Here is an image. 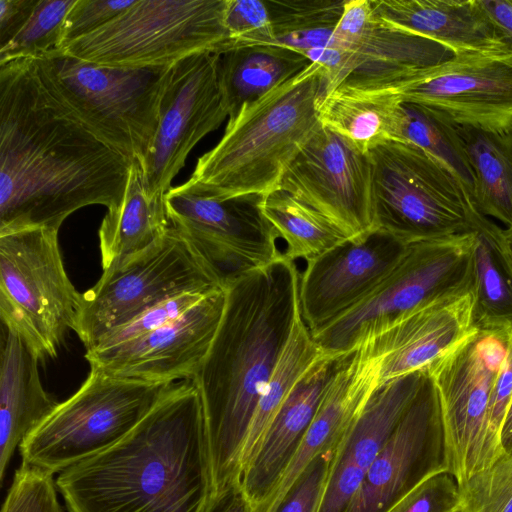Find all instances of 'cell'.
I'll return each instance as SVG.
<instances>
[{
	"label": "cell",
	"instance_id": "c3c4849f",
	"mask_svg": "<svg viewBox=\"0 0 512 512\" xmlns=\"http://www.w3.org/2000/svg\"><path fill=\"white\" fill-rule=\"evenodd\" d=\"M501 40L512 50V0H479Z\"/></svg>",
	"mask_w": 512,
	"mask_h": 512
},
{
	"label": "cell",
	"instance_id": "7c38bea8",
	"mask_svg": "<svg viewBox=\"0 0 512 512\" xmlns=\"http://www.w3.org/2000/svg\"><path fill=\"white\" fill-rule=\"evenodd\" d=\"M264 196L219 199L172 187L164 196L170 225L184 236L226 288L283 255L277 230L264 215Z\"/></svg>",
	"mask_w": 512,
	"mask_h": 512
},
{
	"label": "cell",
	"instance_id": "8d00e7d4",
	"mask_svg": "<svg viewBox=\"0 0 512 512\" xmlns=\"http://www.w3.org/2000/svg\"><path fill=\"white\" fill-rule=\"evenodd\" d=\"M458 488L463 512H512V456L501 454Z\"/></svg>",
	"mask_w": 512,
	"mask_h": 512
},
{
	"label": "cell",
	"instance_id": "4dcf8cb0",
	"mask_svg": "<svg viewBox=\"0 0 512 512\" xmlns=\"http://www.w3.org/2000/svg\"><path fill=\"white\" fill-rule=\"evenodd\" d=\"M458 128L474 175L476 209L512 227V130Z\"/></svg>",
	"mask_w": 512,
	"mask_h": 512
},
{
	"label": "cell",
	"instance_id": "f1b7e54d",
	"mask_svg": "<svg viewBox=\"0 0 512 512\" xmlns=\"http://www.w3.org/2000/svg\"><path fill=\"white\" fill-rule=\"evenodd\" d=\"M428 367L378 384L335 452V461L367 469L411 406Z\"/></svg>",
	"mask_w": 512,
	"mask_h": 512
},
{
	"label": "cell",
	"instance_id": "ba28073f",
	"mask_svg": "<svg viewBox=\"0 0 512 512\" xmlns=\"http://www.w3.org/2000/svg\"><path fill=\"white\" fill-rule=\"evenodd\" d=\"M475 230L409 244L379 286L327 325L311 332L326 355L347 354L401 317L471 291Z\"/></svg>",
	"mask_w": 512,
	"mask_h": 512
},
{
	"label": "cell",
	"instance_id": "83f0119b",
	"mask_svg": "<svg viewBox=\"0 0 512 512\" xmlns=\"http://www.w3.org/2000/svg\"><path fill=\"white\" fill-rule=\"evenodd\" d=\"M310 64L298 51L281 45L239 46L218 54V78L228 119Z\"/></svg>",
	"mask_w": 512,
	"mask_h": 512
},
{
	"label": "cell",
	"instance_id": "ac0fdd59",
	"mask_svg": "<svg viewBox=\"0 0 512 512\" xmlns=\"http://www.w3.org/2000/svg\"><path fill=\"white\" fill-rule=\"evenodd\" d=\"M226 290L216 289L179 317L122 344L85 352L90 366L111 375L147 382L191 380L219 328Z\"/></svg>",
	"mask_w": 512,
	"mask_h": 512
},
{
	"label": "cell",
	"instance_id": "d6a6232c",
	"mask_svg": "<svg viewBox=\"0 0 512 512\" xmlns=\"http://www.w3.org/2000/svg\"><path fill=\"white\" fill-rule=\"evenodd\" d=\"M262 209L284 240L283 254L290 260L310 262L349 239L319 211L282 189L264 196Z\"/></svg>",
	"mask_w": 512,
	"mask_h": 512
},
{
	"label": "cell",
	"instance_id": "7a4b0ae2",
	"mask_svg": "<svg viewBox=\"0 0 512 512\" xmlns=\"http://www.w3.org/2000/svg\"><path fill=\"white\" fill-rule=\"evenodd\" d=\"M300 272L280 256L226 288L225 310L198 372L212 492L241 482L240 457L259 398L299 312Z\"/></svg>",
	"mask_w": 512,
	"mask_h": 512
},
{
	"label": "cell",
	"instance_id": "8992f818",
	"mask_svg": "<svg viewBox=\"0 0 512 512\" xmlns=\"http://www.w3.org/2000/svg\"><path fill=\"white\" fill-rule=\"evenodd\" d=\"M174 383L117 377L90 366L80 388L21 442L22 463L55 474L107 450L129 435Z\"/></svg>",
	"mask_w": 512,
	"mask_h": 512
},
{
	"label": "cell",
	"instance_id": "5bb4252c",
	"mask_svg": "<svg viewBox=\"0 0 512 512\" xmlns=\"http://www.w3.org/2000/svg\"><path fill=\"white\" fill-rule=\"evenodd\" d=\"M227 117L218 54L200 52L172 65L158 127L140 165L147 194L165 195L191 150Z\"/></svg>",
	"mask_w": 512,
	"mask_h": 512
},
{
	"label": "cell",
	"instance_id": "9a60e30c",
	"mask_svg": "<svg viewBox=\"0 0 512 512\" xmlns=\"http://www.w3.org/2000/svg\"><path fill=\"white\" fill-rule=\"evenodd\" d=\"M457 127L512 130V50L454 55L387 90Z\"/></svg>",
	"mask_w": 512,
	"mask_h": 512
},
{
	"label": "cell",
	"instance_id": "484cf974",
	"mask_svg": "<svg viewBox=\"0 0 512 512\" xmlns=\"http://www.w3.org/2000/svg\"><path fill=\"white\" fill-rule=\"evenodd\" d=\"M322 126L363 154L388 141H401L402 101L387 90L338 86L321 102Z\"/></svg>",
	"mask_w": 512,
	"mask_h": 512
},
{
	"label": "cell",
	"instance_id": "f6af8a7d",
	"mask_svg": "<svg viewBox=\"0 0 512 512\" xmlns=\"http://www.w3.org/2000/svg\"><path fill=\"white\" fill-rule=\"evenodd\" d=\"M364 476L355 463L334 460L317 512H347Z\"/></svg>",
	"mask_w": 512,
	"mask_h": 512
},
{
	"label": "cell",
	"instance_id": "6da1fadb",
	"mask_svg": "<svg viewBox=\"0 0 512 512\" xmlns=\"http://www.w3.org/2000/svg\"><path fill=\"white\" fill-rule=\"evenodd\" d=\"M134 162L70 107L46 56L0 63V231L59 230L86 206L116 209Z\"/></svg>",
	"mask_w": 512,
	"mask_h": 512
},
{
	"label": "cell",
	"instance_id": "d6986e66",
	"mask_svg": "<svg viewBox=\"0 0 512 512\" xmlns=\"http://www.w3.org/2000/svg\"><path fill=\"white\" fill-rule=\"evenodd\" d=\"M407 247L376 229L307 262L300 274L299 308L310 332L332 322L373 292Z\"/></svg>",
	"mask_w": 512,
	"mask_h": 512
},
{
	"label": "cell",
	"instance_id": "30bf717a",
	"mask_svg": "<svg viewBox=\"0 0 512 512\" xmlns=\"http://www.w3.org/2000/svg\"><path fill=\"white\" fill-rule=\"evenodd\" d=\"M224 289L191 243L174 228L81 295L73 330L86 350L110 331L173 296Z\"/></svg>",
	"mask_w": 512,
	"mask_h": 512
},
{
	"label": "cell",
	"instance_id": "f907efd6",
	"mask_svg": "<svg viewBox=\"0 0 512 512\" xmlns=\"http://www.w3.org/2000/svg\"><path fill=\"white\" fill-rule=\"evenodd\" d=\"M501 241L505 254L512 266V227L502 229Z\"/></svg>",
	"mask_w": 512,
	"mask_h": 512
},
{
	"label": "cell",
	"instance_id": "3957f363",
	"mask_svg": "<svg viewBox=\"0 0 512 512\" xmlns=\"http://www.w3.org/2000/svg\"><path fill=\"white\" fill-rule=\"evenodd\" d=\"M67 512H203L212 478L201 396L175 382L114 446L59 473Z\"/></svg>",
	"mask_w": 512,
	"mask_h": 512
},
{
	"label": "cell",
	"instance_id": "e0dca14e",
	"mask_svg": "<svg viewBox=\"0 0 512 512\" xmlns=\"http://www.w3.org/2000/svg\"><path fill=\"white\" fill-rule=\"evenodd\" d=\"M449 472L440 397L428 374L406 414L365 470L347 512H387L431 476Z\"/></svg>",
	"mask_w": 512,
	"mask_h": 512
},
{
	"label": "cell",
	"instance_id": "9c48e42d",
	"mask_svg": "<svg viewBox=\"0 0 512 512\" xmlns=\"http://www.w3.org/2000/svg\"><path fill=\"white\" fill-rule=\"evenodd\" d=\"M58 232L44 226L0 231L1 323L21 333L41 359L57 356L81 304Z\"/></svg>",
	"mask_w": 512,
	"mask_h": 512
},
{
	"label": "cell",
	"instance_id": "d590c367",
	"mask_svg": "<svg viewBox=\"0 0 512 512\" xmlns=\"http://www.w3.org/2000/svg\"><path fill=\"white\" fill-rule=\"evenodd\" d=\"M76 0H39L31 17L5 46L0 63L41 57L58 49L63 41L66 16Z\"/></svg>",
	"mask_w": 512,
	"mask_h": 512
},
{
	"label": "cell",
	"instance_id": "7dc6e473",
	"mask_svg": "<svg viewBox=\"0 0 512 512\" xmlns=\"http://www.w3.org/2000/svg\"><path fill=\"white\" fill-rule=\"evenodd\" d=\"M203 512H254L241 482L212 492Z\"/></svg>",
	"mask_w": 512,
	"mask_h": 512
},
{
	"label": "cell",
	"instance_id": "52a82bcc",
	"mask_svg": "<svg viewBox=\"0 0 512 512\" xmlns=\"http://www.w3.org/2000/svg\"><path fill=\"white\" fill-rule=\"evenodd\" d=\"M369 156L376 229L409 245L474 231L486 221L463 182L415 145L388 141Z\"/></svg>",
	"mask_w": 512,
	"mask_h": 512
},
{
	"label": "cell",
	"instance_id": "4fadbf2b",
	"mask_svg": "<svg viewBox=\"0 0 512 512\" xmlns=\"http://www.w3.org/2000/svg\"><path fill=\"white\" fill-rule=\"evenodd\" d=\"M510 330L474 328L428 366L441 402L449 473L458 485L479 471L489 403Z\"/></svg>",
	"mask_w": 512,
	"mask_h": 512
},
{
	"label": "cell",
	"instance_id": "f35d334b",
	"mask_svg": "<svg viewBox=\"0 0 512 512\" xmlns=\"http://www.w3.org/2000/svg\"><path fill=\"white\" fill-rule=\"evenodd\" d=\"M224 25L232 47L275 45L272 23L264 0H225Z\"/></svg>",
	"mask_w": 512,
	"mask_h": 512
},
{
	"label": "cell",
	"instance_id": "ffe728a7",
	"mask_svg": "<svg viewBox=\"0 0 512 512\" xmlns=\"http://www.w3.org/2000/svg\"><path fill=\"white\" fill-rule=\"evenodd\" d=\"M381 357L368 339L349 352L326 388L314 419L275 490L260 512H273L318 456L335 450L379 383Z\"/></svg>",
	"mask_w": 512,
	"mask_h": 512
},
{
	"label": "cell",
	"instance_id": "816d5d0a",
	"mask_svg": "<svg viewBox=\"0 0 512 512\" xmlns=\"http://www.w3.org/2000/svg\"><path fill=\"white\" fill-rule=\"evenodd\" d=\"M455 512H463V511H462L461 509H458V510H457V511H455Z\"/></svg>",
	"mask_w": 512,
	"mask_h": 512
},
{
	"label": "cell",
	"instance_id": "b9f144b4",
	"mask_svg": "<svg viewBox=\"0 0 512 512\" xmlns=\"http://www.w3.org/2000/svg\"><path fill=\"white\" fill-rule=\"evenodd\" d=\"M336 449L313 460L273 512H317L332 470Z\"/></svg>",
	"mask_w": 512,
	"mask_h": 512
},
{
	"label": "cell",
	"instance_id": "7402d4cb",
	"mask_svg": "<svg viewBox=\"0 0 512 512\" xmlns=\"http://www.w3.org/2000/svg\"><path fill=\"white\" fill-rule=\"evenodd\" d=\"M347 354H321L302 374L277 412L241 478L254 512L262 510L278 485L314 419L326 388Z\"/></svg>",
	"mask_w": 512,
	"mask_h": 512
},
{
	"label": "cell",
	"instance_id": "5b68a950",
	"mask_svg": "<svg viewBox=\"0 0 512 512\" xmlns=\"http://www.w3.org/2000/svg\"><path fill=\"white\" fill-rule=\"evenodd\" d=\"M225 0H136L110 22L58 48L78 60L111 68L169 67L200 52L232 47Z\"/></svg>",
	"mask_w": 512,
	"mask_h": 512
},
{
	"label": "cell",
	"instance_id": "cb8c5ba5",
	"mask_svg": "<svg viewBox=\"0 0 512 512\" xmlns=\"http://www.w3.org/2000/svg\"><path fill=\"white\" fill-rule=\"evenodd\" d=\"M40 355L27 339L1 323L0 336V481L15 448L58 406L43 387Z\"/></svg>",
	"mask_w": 512,
	"mask_h": 512
},
{
	"label": "cell",
	"instance_id": "1f68e13d",
	"mask_svg": "<svg viewBox=\"0 0 512 512\" xmlns=\"http://www.w3.org/2000/svg\"><path fill=\"white\" fill-rule=\"evenodd\" d=\"M321 354L323 353L315 343L299 310L286 346L252 416L240 457L241 478L244 469L258 452L286 397L302 374Z\"/></svg>",
	"mask_w": 512,
	"mask_h": 512
},
{
	"label": "cell",
	"instance_id": "f546056e",
	"mask_svg": "<svg viewBox=\"0 0 512 512\" xmlns=\"http://www.w3.org/2000/svg\"><path fill=\"white\" fill-rule=\"evenodd\" d=\"M502 229L486 221L475 230L472 253V324L486 330L512 328V266L505 254Z\"/></svg>",
	"mask_w": 512,
	"mask_h": 512
},
{
	"label": "cell",
	"instance_id": "2e32d148",
	"mask_svg": "<svg viewBox=\"0 0 512 512\" xmlns=\"http://www.w3.org/2000/svg\"><path fill=\"white\" fill-rule=\"evenodd\" d=\"M279 189L319 211L349 239L376 230L369 154L358 152L322 124L288 167Z\"/></svg>",
	"mask_w": 512,
	"mask_h": 512
},
{
	"label": "cell",
	"instance_id": "4316f807",
	"mask_svg": "<svg viewBox=\"0 0 512 512\" xmlns=\"http://www.w3.org/2000/svg\"><path fill=\"white\" fill-rule=\"evenodd\" d=\"M164 196L147 194L141 168L134 162L122 202L116 209L107 211L99 227L103 272L118 267L167 233L171 225Z\"/></svg>",
	"mask_w": 512,
	"mask_h": 512
},
{
	"label": "cell",
	"instance_id": "d4e9b609",
	"mask_svg": "<svg viewBox=\"0 0 512 512\" xmlns=\"http://www.w3.org/2000/svg\"><path fill=\"white\" fill-rule=\"evenodd\" d=\"M382 22L435 41L455 55L511 50L479 0H370Z\"/></svg>",
	"mask_w": 512,
	"mask_h": 512
},
{
	"label": "cell",
	"instance_id": "60d3db41",
	"mask_svg": "<svg viewBox=\"0 0 512 512\" xmlns=\"http://www.w3.org/2000/svg\"><path fill=\"white\" fill-rule=\"evenodd\" d=\"M512 398V328L489 403L487 429L480 455L479 471L500 455V431ZM478 472V471H477Z\"/></svg>",
	"mask_w": 512,
	"mask_h": 512
},
{
	"label": "cell",
	"instance_id": "44dd1931",
	"mask_svg": "<svg viewBox=\"0 0 512 512\" xmlns=\"http://www.w3.org/2000/svg\"><path fill=\"white\" fill-rule=\"evenodd\" d=\"M471 291L419 308L368 337L381 357L379 383L424 369L458 345L474 329Z\"/></svg>",
	"mask_w": 512,
	"mask_h": 512
},
{
	"label": "cell",
	"instance_id": "681fc988",
	"mask_svg": "<svg viewBox=\"0 0 512 512\" xmlns=\"http://www.w3.org/2000/svg\"><path fill=\"white\" fill-rule=\"evenodd\" d=\"M501 454L512 456V398L500 431Z\"/></svg>",
	"mask_w": 512,
	"mask_h": 512
},
{
	"label": "cell",
	"instance_id": "e575fe53",
	"mask_svg": "<svg viewBox=\"0 0 512 512\" xmlns=\"http://www.w3.org/2000/svg\"><path fill=\"white\" fill-rule=\"evenodd\" d=\"M401 142L422 149L452 171L471 197L474 175L459 128L437 111L423 105L402 102Z\"/></svg>",
	"mask_w": 512,
	"mask_h": 512
},
{
	"label": "cell",
	"instance_id": "ee69618b",
	"mask_svg": "<svg viewBox=\"0 0 512 512\" xmlns=\"http://www.w3.org/2000/svg\"><path fill=\"white\" fill-rule=\"evenodd\" d=\"M135 1L76 0L64 22L62 45L98 30Z\"/></svg>",
	"mask_w": 512,
	"mask_h": 512
},
{
	"label": "cell",
	"instance_id": "603a6c76",
	"mask_svg": "<svg viewBox=\"0 0 512 512\" xmlns=\"http://www.w3.org/2000/svg\"><path fill=\"white\" fill-rule=\"evenodd\" d=\"M341 50L339 86L361 90H390L455 55L435 41L382 22L373 8Z\"/></svg>",
	"mask_w": 512,
	"mask_h": 512
},
{
	"label": "cell",
	"instance_id": "836d02e7",
	"mask_svg": "<svg viewBox=\"0 0 512 512\" xmlns=\"http://www.w3.org/2000/svg\"><path fill=\"white\" fill-rule=\"evenodd\" d=\"M268 8L275 45L303 54L315 48L334 46L333 34L346 0H264Z\"/></svg>",
	"mask_w": 512,
	"mask_h": 512
},
{
	"label": "cell",
	"instance_id": "ab89813d",
	"mask_svg": "<svg viewBox=\"0 0 512 512\" xmlns=\"http://www.w3.org/2000/svg\"><path fill=\"white\" fill-rule=\"evenodd\" d=\"M210 292L183 293L163 300L107 333L94 347H113L154 331L182 315Z\"/></svg>",
	"mask_w": 512,
	"mask_h": 512
},
{
	"label": "cell",
	"instance_id": "7bdbcfd3",
	"mask_svg": "<svg viewBox=\"0 0 512 512\" xmlns=\"http://www.w3.org/2000/svg\"><path fill=\"white\" fill-rule=\"evenodd\" d=\"M460 509L458 484L449 472L435 474L387 512H455Z\"/></svg>",
	"mask_w": 512,
	"mask_h": 512
},
{
	"label": "cell",
	"instance_id": "277c9868",
	"mask_svg": "<svg viewBox=\"0 0 512 512\" xmlns=\"http://www.w3.org/2000/svg\"><path fill=\"white\" fill-rule=\"evenodd\" d=\"M325 94L324 69L311 62L228 119L220 141L198 158L183 184L219 199L266 196L279 189L288 167L321 126Z\"/></svg>",
	"mask_w": 512,
	"mask_h": 512
},
{
	"label": "cell",
	"instance_id": "8fae6325",
	"mask_svg": "<svg viewBox=\"0 0 512 512\" xmlns=\"http://www.w3.org/2000/svg\"><path fill=\"white\" fill-rule=\"evenodd\" d=\"M48 58L56 85L98 137L140 166L156 133L170 68H111L67 56Z\"/></svg>",
	"mask_w": 512,
	"mask_h": 512
},
{
	"label": "cell",
	"instance_id": "bcb514c9",
	"mask_svg": "<svg viewBox=\"0 0 512 512\" xmlns=\"http://www.w3.org/2000/svg\"><path fill=\"white\" fill-rule=\"evenodd\" d=\"M39 0H0V48L23 28Z\"/></svg>",
	"mask_w": 512,
	"mask_h": 512
},
{
	"label": "cell",
	"instance_id": "74e56055",
	"mask_svg": "<svg viewBox=\"0 0 512 512\" xmlns=\"http://www.w3.org/2000/svg\"><path fill=\"white\" fill-rule=\"evenodd\" d=\"M53 475L22 463L14 474L1 512H63Z\"/></svg>",
	"mask_w": 512,
	"mask_h": 512
}]
</instances>
